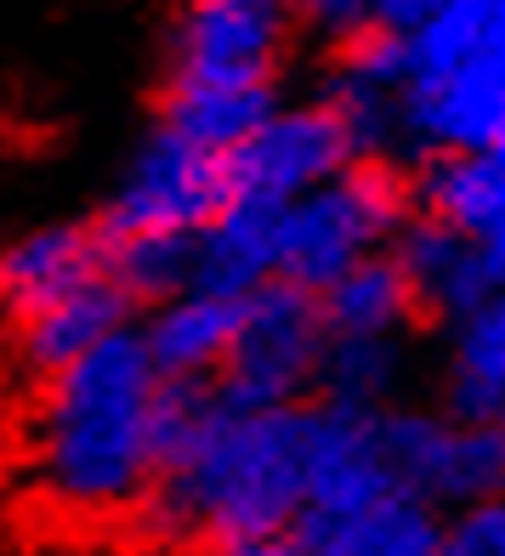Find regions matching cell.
Returning <instances> with one entry per match:
<instances>
[{
  "label": "cell",
  "instance_id": "cell-16",
  "mask_svg": "<svg viewBox=\"0 0 505 556\" xmlns=\"http://www.w3.org/2000/svg\"><path fill=\"white\" fill-rule=\"evenodd\" d=\"M324 330L330 341H369V336H426L420 301L409 278L397 273L392 256H369L352 273H341L330 290L318 295Z\"/></svg>",
  "mask_w": 505,
  "mask_h": 556
},
{
  "label": "cell",
  "instance_id": "cell-4",
  "mask_svg": "<svg viewBox=\"0 0 505 556\" xmlns=\"http://www.w3.org/2000/svg\"><path fill=\"white\" fill-rule=\"evenodd\" d=\"M295 52V7H279V0H193L165 29L160 91L285 86Z\"/></svg>",
  "mask_w": 505,
  "mask_h": 556
},
{
  "label": "cell",
  "instance_id": "cell-9",
  "mask_svg": "<svg viewBox=\"0 0 505 556\" xmlns=\"http://www.w3.org/2000/svg\"><path fill=\"white\" fill-rule=\"evenodd\" d=\"M443 358L432 375V409L454 426H494L505 420V290L483 307L438 330Z\"/></svg>",
  "mask_w": 505,
  "mask_h": 556
},
{
  "label": "cell",
  "instance_id": "cell-5",
  "mask_svg": "<svg viewBox=\"0 0 505 556\" xmlns=\"http://www.w3.org/2000/svg\"><path fill=\"white\" fill-rule=\"evenodd\" d=\"M324 352H330V330H324L318 295L273 278L244 301V324L216 375V397L239 415L313 403Z\"/></svg>",
  "mask_w": 505,
  "mask_h": 556
},
{
  "label": "cell",
  "instance_id": "cell-11",
  "mask_svg": "<svg viewBox=\"0 0 505 556\" xmlns=\"http://www.w3.org/2000/svg\"><path fill=\"white\" fill-rule=\"evenodd\" d=\"M290 540L301 556H438L443 511L415 494H381L358 511H301Z\"/></svg>",
  "mask_w": 505,
  "mask_h": 556
},
{
  "label": "cell",
  "instance_id": "cell-15",
  "mask_svg": "<svg viewBox=\"0 0 505 556\" xmlns=\"http://www.w3.org/2000/svg\"><path fill=\"white\" fill-rule=\"evenodd\" d=\"M415 341L420 336H369V341H330L318 369L313 403L346 415H387L415 397Z\"/></svg>",
  "mask_w": 505,
  "mask_h": 556
},
{
  "label": "cell",
  "instance_id": "cell-10",
  "mask_svg": "<svg viewBox=\"0 0 505 556\" xmlns=\"http://www.w3.org/2000/svg\"><path fill=\"white\" fill-rule=\"evenodd\" d=\"M387 256L397 262L403 278H409V290L420 301V318H426V330H432V336L449 330L454 318H466L471 307H483V301L494 295V278L483 267L477 239L454 233V227H443V222L415 216L392 239Z\"/></svg>",
  "mask_w": 505,
  "mask_h": 556
},
{
  "label": "cell",
  "instance_id": "cell-13",
  "mask_svg": "<svg viewBox=\"0 0 505 556\" xmlns=\"http://www.w3.org/2000/svg\"><path fill=\"white\" fill-rule=\"evenodd\" d=\"M244 324V301H222V295H176L165 307L137 318V336L148 346L160 381H216L227 352L239 341Z\"/></svg>",
  "mask_w": 505,
  "mask_h": 556
},
{
  "label": "cell",
  "instance_id": "cell-7",
  "mask_svg": "<svg viewBox=\"0 0 505 556\" xmlns=\"http://www.w3.org/2000/svg\"><path fill=\"white\" fill-rule=\"evenodd\" d=\"M358 160L341 114L324 97H290L244 148L227 154V199L295 205Z\"/></svg>",
  "mask_w": 505,
  "mask_h": 556
},
{
  "label": "cell",
  "instance_id": "cell-18",
  "mask_svg": "<svg viewBox=\"0 0 505 556\" xmlns=\"http://www.w3.org/2000/svg\"><path fill=\"white\" fill-rule=\"evenodd\" d=\"M415 216L443 222L466 239H483L505 205V160L494 154H432L409 165Z\"/></svg>",
  "mask_w": 505,
  "mask_h": 556
},
{
  "label": "cell",
  "instance_id": "cell-2",
  "mask_svg": "<svg viewBox=\"0 0 505 556\" xmlns=\"http://www.w3.org/2000/svg\"><path fill=\"white\" fill-rule=\"evenodd\" d=\"M154 392L148 346L119 330L46 381L40 403V471L46 489L74 511H131L154 489Z\"/></svg>",
  "mask_w": 505,
  "mask_h": 556
},
{
  "label": "cell",
  "instance_id": "cell-3",
  "mask_svg": "<svg viewBox=\"0 0 505 556\" xmlns=\"http://www.w3.org/2000/svg\"><path fill=\"white\" fill-rule=\"evenodd\" d=\"M415 222V182L397 160H352L336 182L313 188L285 211L279 278L324 295L341 273L387 256L392 239Z\"/></svg>",
  "mask_w": 505,
  "mask_h": 556
},
{
  "label": "cell",
  "instance_id": "cell-22",
  "mask_svg": "<svg viewBox=\"0 0 505 556\" xmlns=\"http://www.w3.org/2000/svg\"><path fill=\"white\" fill-rule=\"evenodd\" d=\"M199 556H301L295 540H244V545H216V551H199Z\"/></svg>",
  "mask_w": 505,
  "mask_h": 556
},
{
  "label": "cell",
  "instance_id": "cell-20",
  "mask_svg": "<svg viewBox=\"0 0 505 556\" xmlns=\"http://www.w3.org/2000/svg\"><path fill=\"white\" fill-rule=\"evenodd\" d=\"M438 556H505V500H483L443 517Z\"/></svg>",
  "mask_w": 505,
  "mask_h": 556
},
{
  "label": "cell",
  "instance_id": "cell-1",
  "mask_svg": "<svg viewBox=\"0 0 505 556\" xmlns=\"http://www.w3.org/2000/svg\"><path fill=\"white\" fill-rule=\"evenodd\" d=\"M313 403L239 415L216 397L199 438L154 477L142 511L165 534L199 540V551L285 540L307 511Z\"/></svg>",
  "mask_w": 505,
  "mask_h": 556
},
{
  "label": "cell",
  "instance_id": "cell-17",
  "mask_svg": "<svg viewBox=\"0 0 505 556\" xmlns=\"http://www.w3.org/2000/svg\"><path fill=\"white\" fill-rule=\"evenodd\" d=\"M290 103V86H244V91H154V125L188 137L205 154H233Z\"/></svg>",
  "mask_w": 505,
  "mask_h": 556
},
{
  "label": "cell",
  "instance_id": "cell-6",
  "mask_svg": "<svg viewBox=\"0 0 505 556\" xmlns=\"http://www.w3.org/2000/svg\"><path fill=\"white\" fill-rule=\"evenodd\" d=\"M227 205V160L193 148L188 137L148 119L125 160L119 182L91 211L103 239H137V233H205Z\"/></svg>",
  "mask_w": 505,
  "mask_h": 556
},
{
  "label": "cell",
  "instance_id": "cell-21",
  "mask_svg": "<svg viewBox=\"0 0 505 556\" xmlns=\"http://www.w3.org/2000/svg\"><path fill=\"white\" fill-rule=\"evenodd\" d=\"M477 250H483V267H489V278H494V290H505V205H500V216L489 222V233L477 239Z\"/></svg>",
  "mask_w": 505,
  "mask_h": 556
},
{
  "label": "cell",
  "instance_id": "cell-14",
  "mask_svg": "<svg viewBox=\"0 0 505 556\" xmlns=\"http://www.w3.org/2000/svg\"><path fill=\"white\" fill-rule=\"evenodd\" d=\"M131 324H137V307L109 285V278H97V285L74 290L58 307H46V313L17 324V364L46 387L80 358H91L103 341H114L119 330H131Z\"/></svg>",
  "mask_w": 505,
  "mask_h": 556
},
{
  "label": "cell",
  "instance_id": "cell-8",
  "mask_svg": "<svg viewBox=\"0 0 505 556\" xmlns=\"http://www.w3.org/2000/svg\"><path fill=\"white\" fill-rule=\"evenodd\" d=\"M97 278H109V244L91 216L29 227L12 244H0V313L23 324L68 301L74 290L97 285Z\"/></svg>",
  "mask_w": 505,
  "mask_h": 556
},
{
  "label": "cell",
  "instance_id": "cell-12",
  "mask_svg": "<svg viewBox=\"0 0 505 556\" xmlns=\"http://www.w3.org/2000/svg\"><path fill=\"white\" fill-rule=\"evenodd\" d=\"M285 211L290 205H267V199H227L222 216L199 233L193 290L222 301H250L262 285H273L285 250Z\"/></svg>",
  "mask_w": 505,
  "mask_h": 556
},
{
  "label": "cell",
  "instance_id": "cell-19",
  "mask_svg": "<svg viewBox=\"0 0 505 556\" xmlns=\"http://www.w3.org/2000/svg\"><path fill=\"white\" fill-rule=\"evenodd\" d=\"M103 244H109V285L131 301L137 318L193 290L199 233H137V239H103Z\"/></svg>",
  "mask_w": 505,
  "mask_h": 556
}]
</instances>
